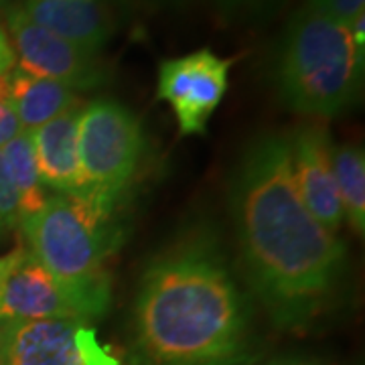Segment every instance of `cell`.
Returning a JSON list of instances; mask_svg holds the SVG:
<instances>
[{"instance_id": "277c9868", "label": "cell", "mask_w": 365, "mask_h": 365, "mask_svg": "<svg viewBox=\"0 0 365 365\" xmlns=\"http://www.w3.org/2000/svg\"><path fill=\"white\" fill-rule=\"evenodd\" d=\"M29 252L69 288L110 304L106 258L116 248L112 209L73 195H53L21 220Z\"/></svg>"}, {"instance_id": "ba28073f", "label": "cell", "mask_w": 365, "mask_h": 365, "mask_svg": "<svg viewBox=\"0 0 365 365\" xmlns=\"http://www.w3.org/2000/svg\"><path fill=\"white\" fill-rule=\"evenodd\" d=\"M232 59L211 49L167 59L158 67L157 98L173 108L182 136L203 134L227 91Z\"/></svg>"}, {"instance_id": "4fadbf2b", "label": "cell", "mask_w": 365, "mask_h": 365, "mask_svg": "<svg viewBox=\"0 0 365 365\" xmlns=\"http://www.w3.org/2000/svg\"><path fill=\"white\" fill-rule=\"evenodd\" d=\"M11 78V98L23 132L37 130L53 118L79 104L76 91L51 79L37 78L14 67Z\"/></svg>"}, {"instance_id": "8fae6325", "label": "cell", "mask_w": 365, "mask_h": 365, "mask_svg": "<svg viewBox=\"0 0 365 365\" xmlns=\"http://www.w3.org/2000/svg\"><path fill=\"white\" fill-rule=\"evenodd\" d=\"M83 106L78 104L31 132L43 185L57 195L83 197V177L78 155V124Z\"/></svg>"}, {"instance_id": "7402d4cb", "label": "cell", "mask_w": 365, "mask_h": 365, "mask_svg": "<svg viewBox=\"0 0 365 365\" xmlns=\"http://www.w3.org/2000/svg\"><path fill=\"white\" fill-rule=\"evenodd\" d=\"M225 2H246V0H225Z\"/></svg>"}, {"instance_id": "e0dca14e", "label": "cell", "mask_w": 365, "mask_h": 365, "mask_svg": "<svg viewBox=\"0 0 365 365\" xmlns=\"http://www.w3.org/2000/svg\"><path fill=\"white\" fill-rule=\"evenodd\" d=\"M21 132L23 128L11 98V78L9 73H0V148L11 143Z\"/></svg>"}, {"instance_id": "5bb4252c", "label": "cell", "mask_w": 365, "mask_h": 365, "mask_svg": "<svg viewBox=\"0 0 365 365\" xmlns=\"http://www.w3.org/2000/svg\"><path fill=\"white\" fill-rule=\"evenodd\" d=\"M0 158H2L9 182L16 195L19 220H25L29 215L37 213L49 199V193L41 181L31 132H21L11 143L4 144L0 148Z\"/></svg>"}, {"instance_id": "5b68a950", "label": "cell", "mask_w": 365, "mask_h": 365, "mask_svg": "<svg viewBox=\"0 0 365 365\" xmlns=\"http://www.w3.org/2000/svg\"><path fill=\"white\" fill-rule=\"evenodd\" d=\"M144 134L138 118L114 100L83 106L78 124V155L86 199L112 209L140 165Z\"/></svg>"}, {"instance_id": "d6986e66", "label": "cell", "mask_w": 365, "mask_h": 365, "mask_svg": "<svg viewBox=\"0 0 365 365\" xmlns=\"http://www.w3.org/2000/svg\"><path fill=\"white\" fill-rule=\"evenodd\" d=\"M14 66V51L6 35L0 31V73H9Z\"/></svg>"}, {"instance_id": "7a4b0ae2", "label": "cell", "mask_w": 365, "mask_h": 365, "mask_svg": "<svg viewBox=\"0 0 365 365\" xmlns=\"http://www.w3.org/2000/svg\"><path fill=\"white\" fill-rule=\"evenodd\" d=\"M248 331L244 297L209 244L170 250L144 274L134 309L144 365H240Z\"/></svg>"}, {"instance_id": "6da1fadb", "label": "cell", "mask_w": 365, "mask_h": 365, "mask_svg": "<svg viewBox=\"0 0 365 365\" xmlns=\"http://www.w3.org/2000/svg\"><path fill=\"white\" fill-rule=\"evenodd\" d=\"M234 213L250 284L282 329H304L339 282L345 246L304 207L287 136H262L234 181Z\"/></svg>"}, {"instance_id": "9c48e42d", "label": "cell", "mask_w": 365, "mask_h": 365, "mask_svg": "<svg viewBox=\"0 0 365 365\" xmlns=\"http://www.w3.org/2000/svg\"><path fill=\"white\" fill-rule=\"evenodd\" d=\"M19 55V67L43 79H51L69 90H91L108 79V69L98 59V53L88 51L51 31L35 25L23 9L9 13Z\"/></svg>"}, {"instance_id": "2e32d148", "label": "cell", "mask_w": 365, "mask_h": 365, "mask_svg": "<svg viewBox=\"0 0 365 365\" xmlns=\"http://www.w3.org/2000/svg\"><path fill=\"white\" fill-rule=\"evenodd\" d=\"M309 9L337 25L349 26L355 19L365 14V0H309Z\"/></svg>"}, {"instance_id": "603a6c76", "label": "cell", "mask_w": 365, "mask_h": 365, "mask_svg": "<svg viewBox=\"0 0 365 365\" xmlns=\"http://www.w3.org/2000/svg\"><path fill=\"white\" fill-rule=\"evenodd\" d=\"M280 365H311V364H280Z\"/></svg>"}, {"instance_id": "7c38bea8", "label": "cell", "mask_w": 365, "mask_h": 365, "mask_svg": "<svg viewBox=\"0 0 365 365\" xmlns=\"http://www.w3.org/2000/svg\"><path fill=\"white\" fill-rule=\"evenodd\" d=\"M23 13L35 25L93 53L114 33L110 0H26Z\"/></svg>"}, {"instance_id": "30bf717a", "label": "cell", "mask_w": 365, "mask_h": 365, "mask_svg": "<svg viewBox=\"0 0 365 365\" xmlns=\"http://www.w3.org/2000/svg\"><path fill=\"white\" fill-rule=\"evenodd\" d=\"M290 169L300 199L309 213L331 234L341 230L343 207L331 167V138L323 126L307 124L288 138Z\"/></svg>"}, {"instance_id": "3957f363", "label": "cell", "mask_w": 365, "mask_h": 365, "mask_svg": "<svg viewBox=\"0 0 365 365\" xmlns=\"http://www.w3.org/2000/svg\"><path fill=\"white\" fill-rule=\"evenodd\" d=\"M361 81L364 53L357 51L349 26L309 6L292 16L276 61L278 91L290 110L339 116L357 102Z\"/></svg>"}, {"instance_id": "ac0fdd59", "label": "cell", "mask_w": 365, "mask_h": 365, "mask_svg": "<svg viewBox=\"0 0 365 365\" xmlns=\"http://www.w3.org/2000/svg\"><path fill=\"white\" fill-rule=\"evenodd\" d=\"M19 203H16V195H14L13 187L9 182L6 170L0 158V234L11 232L19 225Z\"/></svg>"}, {"instance_id": "ffe728a7", "label": "cell", "mask_w": 365, "mask_h": 365, "mask_svg": "<svg viewBox=\"0 0 365 365\" xmlns=\"http://www.w3.org/2000/svg\"><path fill=\"white\" fill-rule=\"evenodd\" d=\"M349 33H351V39L357 47V51L364 53L365 49V14H361L359 19H355L351 25H349Z\"/></svg>"}, {"instance_id": "52a82bcc", "label": "cell", "mask_w": 365, "mask_h": 365, "mask_svg": "<svg viewBox=\"0 0 365 365\" xmlns=\"http://www.w3.org/2000/svg\"><path fill=\"white\" fill-rule=\"evenodd\" d=\"M108 307V302L57 280L23 248L0 287V325L45 319H79L90 323L102 317Z\"/></svg>"}, {"instance_id": "9a60e30c", "label": "cell", "mask_w": 365, "mask_h": 365, "mask_svg": "<svg viewBox=\"0 0 365 365\" xmlns=\"http://www.w3.org/2000/svg\"><path fill=\"white\" fill-rule=\"evenodd\" d=\"M331 167L339 191L343 217L353 232H365V155L357 144H333Z\"/></svg>"}, {"instance_id": "44dd1931", "label": "cell", "mask_w": 365, "mask_h": 365, "mask_svg": "<svg viewBox=\"0 0 365 365\" xmlns=\"http://www.w3.org/2000/svg\"><path fill=\"white\" fill-rule=\"evenodd\" d=\"M19 254H21V248L13 250V252L6 254V256H0V287H2V282H4V278H6V274L11 272V268L14 266Z\"/></svg>"}, {"instance_id": "8992f818", "label": "cell", "mask_w": 365, "mask_h": 365, "mask_svg": "<svg viewBox=\"0 0 365 365\" xmlns=\"http://www.w3.org/2000/svg\"><path fill=\"white\" fill-rule=\"evenodd\" d=\"M0 365H122L96 329L79 319L0 325Z\"/></svg>"}]
</instances>
